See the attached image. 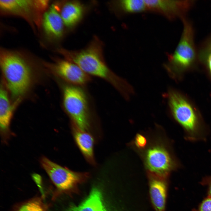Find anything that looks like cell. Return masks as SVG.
Returning <instances> with one entry per match:
<instances>
[{
    "label": "cell",
    "mask_w": 211,
    "mask_h": 211,
    "mask_svg": "<svg viewBox=\"0 0 211 211\" xmlns=\"http://www.w3.org/2000/svg\"><path fill=\"white\" fill-rule=\"evenodd\" d=\"M197 53L198 56L206 63L211 72V34L201 44Z\"/></svg>",
    "instance_id": "cell-18"
},
{
    "label": "cell",
    "mask_w": 211,
    "mask_h": 211,
    "mask_svg": "<svg viewBox=\"0 0 211 211\" xmlns=\"http://www.w3.org/2000/svg\"><path fill=\"white\" fill-rule=\"evenodd\" d=\"M64 25L57 6L52 5L43 16L42 25L45 32L50 36L59 38L63 33Z\"/></svg>",
    "instance_id": "cell-11"
},
{
    "label": "cell",
    "mask_w": 211,
    "mask_h": 211,
    "mask_svg": "<svg viewBox=\"0 0 211 211\" xmlns=\"http://www.w3.org/2000/svg\"><path fill=\"white\" fill-rule=\"evenodd\" d=\"M83 12L82 4L77 1H72L66 2L63 5L60 13L64 25L71 27L80 21Z\"/></svg>",
    "instance_id": "cell-14"
},
{
    "label": "cell",
    "mask_w": 211,
    "mask_h": 211,
    "mask_svg": "<svg viewBox=\"0 0 211 211\" xmlns=\"http://www.w3.org/2000/svg\"><path fill=\"white\" fill-rule=\"evenodd\" d=\"M169 101L173 115L183 127L186 138L192 141L205 140L207 135V129L200 125L190 104L180 94L174 91L169 92Z\"/></svg>",
    "instance_id": "cell-3"
},
{
    "label": "cell",
    "mask_w": 211,
    "mask_h": 211,
    "mask_svg": "<svg viewBox=\"0 0 211 211\" xmlns=\"http://www.w3.org/2000/svg\"><path fill=\"white\" fill-rule=\"evenodd\" d=\"M63 104L72 125L88 131L91 125L90 110L87 96L82 89L71 84L65 86L63 90Z\"/></svg>",
    "instance_id": "cell-4"
},
{
    "label": "cell",
    "mask_w": 211,
    "mask_h": 211,
    "mask_svg": "<svg viewBox=\"0 0 211 211\" xmlns=\"http://www.w3.org/2000/svg\"><path fill=\"white\" fill-rule=\"evenodd\" d=\"M13 109L6 91L2 87L0 93V125L3 137L6 139L10 134L9 127Z\"/></svg>",
    "instance_id": "cell-13"
},
{
    "label": "cell",
    "mask_w": 211,
    "mask_h": 211,
    "mask_svg": "<svg viewBox=\"0 0 211 211\" xmlns=\"http://www.w3.org/2000/svg\"><path fill=\"white\" fill-rule=\"evenodd\" d=\"M1 67L8 87L15 97L21 96L28 89L31 80L30 69L20 56L2 51L0 54Z\"/></svg>",
    "instance_id": "cell-2"
},
{
    "label": "cell",
    "mask_w": 211,
    "mask_h": 211,
    "mask_svg": "<svg viewBox=\"0 0 211 211\" xmlns=\"http://www.w3.org/2000/svg\"><path fill=\"white\" fill-rule=\"evenodd\" d=\"M73 133L76 143L87 161L94 165V140L88 131L82 130L72 125Z\"/></svg>",
    "instance_id": "cell-12"
},
{
    "label": "cell",
    "mask_w": 211,
    "mask_h": 211,
    "mask_svg": "<svg viewBox=\"0 0 211 211\" xmlns=\"http://www.w3.org/2000/svg\"><path fill=\"white\" fill-rule=\"evenodd\" d=\"M13 211H47V210L40 199L35 198L19 205Z\"/></svg>",
    "instance_id": "cell-17"
},
{
    "label": "cell",
    "mask_w": 211,
    "mask_h": 211,
    "mask_svg": "<svg viewBox=\"0 0 211 211\" xmlns=\"http://www.w3.org/2000/svg\"><path fill=\"white\" fill-rule=\"evenodd\" d=\"M146 161L151 173L166 177L173 168V161L164 149L155 147L150 148L147 153Z\"/></svg>",
    "instance_id": "cell-8"
},
{
    "label": "cell",
    "mask_w": 211,
    "mask_h": 211,
    "mask_svg": "<svg viewBox=\"0 0 211 211\" xmlns=\"http://www.w3.org/2000/svg\"><path fill=\"white\" fill-rule=\"evenodd\" d=\"M119 5L122 10L127 13H134L143 12L147 10L144 0H122Z\"/></svg>",
    "instance_id": "cell-16"
},
{
    "label": "cell",
    "mask_w": 211,
    "mask_h": 211,
    "mask_svg": "<svg viewBox=\"0 0 211 211\" xmlns=\"http://www.w3.org/2000/svg\"><path fill=\"white\" fill-rule=\"evenodd\" d=\"M183 29L179 43L173 53L169 56V69L186 68L192 64L198 56L194 42V28L186 17L183 19Z\"/></svg>",
    "instance_id": "cell-5"
},
{
    "label": "cell",
    "mask_w": 211,
    "mask_h": 211,
    "mask_svg": "<svg viewBox=\"0 0 211 211\" xmlns=\"http://www.w3.org/2000/svg\"><path fill=\"white\" fill-rule=\"evenodd\" d=\"M98 45H93L78 52H67V60L77 65L90 76H95L106 81L120 93L124 92L128 84L113 72L103 59Z\"/></svg>",
    "instance_id": "cell-1"
},
{
    "label": "cell",
    "mask_w": 211,
    "mask_h": 211,
    "mask_svg": "<svg viewBox=\"0 0 211 211\" xmlns=\"http://www.w3.org/2000/svg\"><path fill=\"white\" fill-rule=\"evenodd\" d=\"M66 211H109L104 204L100 191L94 188L89 196L77 206L70 207Z\"/></svg>",
    "instance_id": "cell-15"
},
{
    "label": "cell",
    "mask_w": 211,
    "mask_h": 211,
    "mask_svg": "<svg viewBox=\"0 0 211 211\" xmlns=\"http://www.w3.org/2000/svg\"><path fill=\"white\" fill-rule=\"evenodd\" d=\"M200 183L202 186L207 187V195L211 196V176L203 178Z\"/></svg>",
    "instance_id": "cell-20"
},
{
    "label": "cell",
    "mask_w": 211,
    "mask_h": 211,
    "mask_svg": "<svg viewBox=\"0 0 211 211\" xmlns=\"http://www.w3.org/2000/svg\"><path fill=\"white\" fill-rule=\"evenodd\" d=\"M136 145L139 148L144 147L147 144L146 138L141 135L138 134L136 137L135 140Z\"/></svg>",
    "instance_id": "cell-21"
},
{
    "label": "cell",
    "mask_w": 211,
    "mask_h": 211,
    "mask_svg": "<svg viewBox=\"0 0 211 211\" xmlns=\"http://www.w3.org/2000/svg\"><path fill=\"white\" fill-rule=\"evenodd\" d=\"M41 164L57 188L64 192H70L75 190L78 184L85 181L89 173L72 171L42 157Z\"/></svg>",
    "instance_id": "cell-6"
},
{
    "label": "cell",
    "mask_w": 211,
    "mask_h": 211,
    "mask_svg": "<svg viewBox=\"0 0 211 211\" xmlns=\"http://www.w3.org/2000/svg\"><path fill=\"white\" fill-rule=\"evenodd\" d=\"M55 72L70 84L85 85L91 80V76L83 71L75 63L67 59L60 60L53 67Z\"/></svg>",
    "instance_id": "cell-9"
},
{
    "label": "cell",
    "mask_w": 211,
    "mask_h": 211,
    "mask_svg": "<svg viewBox=\"0 0 211 211\" xmlns=\"http://www.w3.org/2000/svg\"><path fill=\"white\" fill-rule=\"evenodd\" d=\"M193 211H211V196L205 197L199 204L197 209Z\"/></svg>",
    "instance_id": "cell-19"
},
{
    "label": "cell",
    "mask_w": 211,
    "mask_h": 211,
    "mask_svg": "<svg viewBox=\"0 0 211 211\" xmlns=\"http://www.w3.org/2000/svg\"><path fill=\"white\" fill-rule=\"evenodd\" d=\"M147 10L162 14L171 19L186 18L194 0H144Z\"/></svg>",
    "instance_id": "cell-7"
},
{
    "label": "cell",
    "mask_w": 211,
    "mask_h": 211,
    "mask_svg": "<svg viewBox=\"0 0 211 211\" xmlns=\"http://www.w3.org/2000/svg\"><path fill=\"white\" fill-rule=\"evenodd\" d=\"M149 186L150 200L155 211H165L168 187L166 177L150 174Z\"/></svg>",
    "instance_id": "cell-10"
}]
</instances>
